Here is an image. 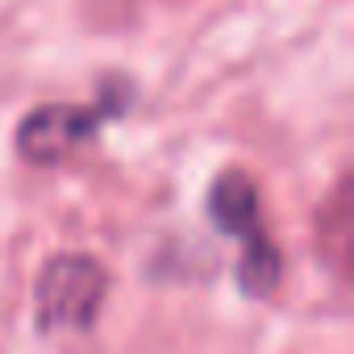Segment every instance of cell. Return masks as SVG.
I'll list each match as a JSON object with an SVG mask.
<instances>
[{"label": "cell", "mask_w": 354, "mask_h": 354, "mask_svg": "<svg viewBox=\"0 0 354 354\" xmlns=\"http://www.w3.org/2000/svg\"><path fill=\"white\" fill-rule=\"evenodd\" d=\"M209 221L242 242L238 259V283L246 296H271L283 279V254L275 250L267 225H263V205H259V184L242 167H225L213 188H209Z\"/></svg>", "instance_id": "cell-1"}, {"label": "cell", "mask_w": 354, "mask_h": 354, "mask_svg": "<svg viewBox=\"0 0 354 354\" xmlns=\"http://www.w3.org/2000/svg\"><path fill=\"white\" fill-rule=\"evenodd\" d=\"M109 300V271L92 254H55L34 279V317L42 333H84Z\"/></svg>", "instance_id": "cell-2"}, {"label": "cell", "mask_w": 354, "mask_h": 354, "mask_svg": "<svg viewBox=\"0 0 354 354\" xmlns=\"http://www.w3.org/2000/svg\"><path fill=\"white\" fill-rule=\"evenodd\" d=\"M125 109V88L109 84L92 104H38L21 117L17 125V154L34 167H55L71 154H80L84 142H92L100 133L104 121H113Z\"/></svg>", "instance_id": "cell-3"}]
</instances>
